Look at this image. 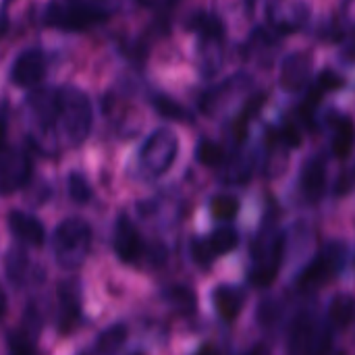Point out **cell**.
Returning a JSON list of instances; mask_svg holds the SVG:
<instances>
[{"mask_svg": "<svg viewBox=\"0 0 355 355\" xmlns=\"http://www.w3.org/2000/svg\"><path fill=\"white\" fill-rule=\"evenodd\" d=\"M54 258L60 268L77 270L92 250V227L79 216L64 218L54 231Z\"/></svg>", "mask_w": 355, "mask_h": 355, "instance_id": "5", "label": "cell"}, {"mask_svg": "<svg viewBox=\"0 0 355 355\" xmlns=\"http://www.w3.org/2000/svg\"><path fill=\"white\" fill-rule=\"evenodd\" d=\"M31 177V158L27 150L6 139V114L0 112V196H8L27 185Z\"/></svg>", "mask_w": 355, "mask_h": 355, "instance_id": "7", "label": "cell"}, {"mask_svg": "<svg viewBox=\"0 0 355 355\" xmlns=\"http://www.w3.org/2000/svg\"><path fill=\"white\" fill-rule=\"evenodd\" d=\"M81 318V302H79V293L77 289H73V285H64L58 293V331L60 335H71Z\"/></svg>", "mask_w": 355, "mask_h": 355, "instance_id": "18", "label": "cell"}, {"mask_svg": "<svg viewBox=\"0 0 355 355\" xmlns=\"http://www.w3.org/2000/svg\"><path fill=\"white\" fill-rule=\"evenodd\" d=\"M283 256H285V233L275 225L264 227L252 245L254 264H252L250 281L260 289L270 287L279 277Z\"/></svg>", "mask_w": 355, "mask_h": 355, "instance_id": "4", "label": "cell"}, {"mask_svg": "<svg viewBox=\"0 0 355 355\" xmlns=\"http://www.w3.org/2000/svg\"><path fill=\"white\" fill-rule=\"evenodd\" d=\"M112 245L116 252V258L123 264H135L141 260L144 254V239L133 225V220L127 214H119L112 235Z\"/></svg>", "mask_w": 355, "mask_h": 355, "instance_id": "14", "label": "cell"}, {"mask_svg": "<svg viewBox=\"0 0 355 355\" xmlns=\"http://www.w3.org/2000/svg\"><path fill=\"white\" fill-rule=\"evenodd\" d=\"M268 25L275 33H295L310 19V4L306 0H270L266 6Z\"/></svg>", "mask_w": 355, "mask_h": 355, "instance_id": "10", "label": "cell"}, {"mask_svg": "<svg viewBox=\"0 0 355 355\" xmlns=\"http://www.w3.org/2000/svg\"><path fill=\"white\" fill-rule=\"evenodd\" d=\"M312 71H314V58L308 50L291 52L289 56L283 58L281 64V75H279L281 87L291 94L304 92L310 85Z\"/></svg>", "mask_w": 355, "mask_h": 355, "instance_id": "13", "label": "cell"}, {"mask_svg": "<svg viewBox=\"0 0 355 355\" xmlns=\"http://www.w3.org/2000/svg\"><path fill=\"white\" fill-rule=\"evenodd\" d=\"M333 347L331 331L314 312H300L289 331L291 355H329Z\"/></svg>", "mask_w": 355, "mask_h": 355, "instance_id": "8", "label": "cell"}, {"mask_svg": "<svg viewBox=\"0 0 355 355\" xmlns=\"http://www.w3.org/2000/svg\"><path fill=\"white\" fill-rule=\"evenodd\" d=\"M206 243L214 258L227 256L239 245V233L233 227H218L216 231H212V235L206 239Z\"/></svg>", "mask_w": 355, "mask_h": 355, "instance_id": "22", "label": "cell"}, {"mask_svg": "<svg viewBox=\"0 0 355 355\" xmlns=\"http://www.w3.org/2000/svg\"><path fill=\"white\" fill-rule=\"evenodd\" d=\"M29 141L44 154L81 146L92 131L94 112L85 92L73 85L40 87L27 98Z\"/></svg>", "mask_w": 355, "mask_h": 355, "instance_id": "1", "label": "cell"}, {"mask_svg": "<svg viewBox=\"0 0 355 355\" xmlns=\"http://www.w3.org/2000/svg\"><path fill=\"white\" fill-rule=\"evenodd\" d=\"M127 333L129 331L123 322H116L114 327L106 329L96 341V355H110L121 349L127 341Z\"/></svg>", "mask_w": 355, "mask_h": 355, "instance_id": "23", "label": "cell"}, {"mask_svg": "<svg viewBox=\"0 0 355 355\" xmlns=\"http://www.w3.org/2000/svg\"><path fill=\"white\" fill-rule=\"evenodd\" d=\"M189 252H191V258H193V262H196L198 266H202V268H210V266H212L214 256H212V252H210L206 239L193 237V241H191V245H189Z\"/></svg>", "mask_w": 355, "mask_h": 355, "instance_id": "29", "label": "cell"}, {"mask_svg": "<svg viewBox=\"0 0 355 355\" xmlns=\"http://www.w3.org/2000/svg\"><path fill=\"white\" fill-rule=\"evenodd\" d=\"M177 154H179L177 133L166 127H160L152 131L139 148V154H137L139 171L146 177L158 179L171 171V166L177 160Z\"/></svg>", "mask_w": 355, "mask_h": 355, "instance_id": "6", "label": "cell"}, {"mask_svg": "<svg viewBox=\"0 0 355 355\" xmlns=\"http://www.w3.org/2000/svg\"><path fill=\"white\" fill-rule=\"evenodd\" d=\"M354 150V121L347 114L331 119V152L335 158L345 160Z\"/></svg>", "mask_w": 355, "mask_h": 355, "instance_id": "19", "label": "cell"}, {"mask_svg": "<svg viewBox=\"0 0 355 355\" xmlns=\"http://www.w3.org/2000/svg\"><path fill=\"white\" fill-rule=\"evenodd\" d=\"M349 189H352V173L347 171V173L337 181L335 193H337V196H345V193H349Z\"/></svg>", "mask_w": 355, "mask_h": 355, "instance_id": "32", "label": "cell"}, {"mask_svg": "<svg viewBox=\"0 0 355 355\" xmlns=\"http://www.w3.org/2000/svg\"><path fill=\"white\" fill-rule=\"evenodd\" d=\"M141 6L150 8V10H156V12H164V10H171L173 6H177L181 0H137Z\"/></svg>", "mask_w": 355, "mask_h": 355, "instance_id": "31", "label": "cell"}, {"mask_svg": "<svg viewBox=\"0 0 355 355\" xmlns=\"http://www.w3.org/2000/svg\"><path fill=\"white\" fill-rule=\"evenodd\" d=\"M6 306H8V302H6V295H4V291L0 289V318L6 314Z\"/></svg>", "mask_w": 355, "mask_h": 355, "instance_id": "34", "label": "cell"}, {"mask_svg": "<svg viewBox=\"0 0 355 355\" xmlns=\"http://www.w3.org/2000/svg\"><path fill=\"white\" fill-rule=\"evenodd\" d=\"M347 245L343 241H331L327 243L316 258L304 268V272L297 279V287L302 291H314L322 285H327L343 266L347 260Z\"/></svg>", "mask_w": 355, "mask_h": 355, "instance_id": "9", "label": "cell"}, {"mask_svg": "<svg viewBox=\"0 0 355 355\" xmlns=\"http://www.w3.org/2000/svg\"><path fill=\"white\" fill-rule=\"evenodd\" d=\"M187 27L198 35V64L204 77H214L225 62V23L206 10L189 17Z\"/></svg>", "mask_w": 355, "mask_h": 355, "instance_id": "3", "label": "cell"}, {"mask_svg": "<svg viewBox=\"0 0 355 355\" xmlns=\"http://www.w3.org/2000/svg\"><path fill=\"white\" fill-rule=\"evenodd\" d=\"M198 355H212V347H204Z\"/></svg>", "mask_w": 355, "mask_h": 355, "instance_id": "35", "label": "cell"}, {"mask_svg": "<svg viewBox=\"0 0 355 355\" xmlns=\"http://www.w3.org/2000/svg\"><path fill=\"white\" fill-rule=\"evenodd\" d=\"M300 191L308 204H318L327 191V158L322 154L310 156L300 173Z\"/></svg>", "mask_w": 355, "mask_h": 355, "instance_id": "15", "label": "cell"}, {"mask_svg": "<svg viewBox=\"0 0 355 355\" xmlns=\"http://www.w3.org/2000/svg\"><path fill=\"white\" fill-rule=\"evenodd\" d=\"M152 104L154 108L164 116V119H173V121H181V123H189L191 121V114L173 98L168 96H162V94H156L152 96Z\"/></svg>", "mask_w": 355, "mask_h": 355, "instance_id": "26", "label": "cell"}, {"mask_svg": "<svg viewBox=\"0 0 355 355\" xmlns=\"http://www.w3.org/2000/svg\"><path fill=\"white\" fill-rule=\"evenodd\" d=\"M8 229L21 243H27L31 248H42L46 241V229L42 220H37L27 212L12 210L8 214Z\"/></svg>", "mask_w": 355, "mask_h": 355, "instance_id": "16", "label": "cell"}, {"mask_svg": "<svg viewBox=\"0 0 355 355\" xmlns=\"http://www.w3.org/2000/svg\"><path fill=\"white\" fill-rule=\"evenodd\" d=\"M164 300L181 314H193L196 308H198V297L196 293L189 289V287H183V285H175V287H168L164 291Z\"/></svg>", "mask_w": 355, "mask_h": 355, "instance_id": "25", "label": "cell"}, {"mask_svg": "<svg viewBox=\"0 0 355 355\" xmlns=\"http://www.w3.org/2000/svg\"><path fill=\"white\" fill-rule=\"evenodd\" d=\"M129 0H48L42 23L60 31H87L125 10Z\"/></svg>", "mask_w": 355, "mask_h": 355, "instance_id": "2", "label": "cell"}, {"mask_svg": "<svg viewBox=\"0 0 355 355\" xmlns=\"http://www.w3.org/2000/svg\"><path fill=\"white\" fill-rule=\"evenodd\" d=\"M245 355H270V352H268L266 345H256V347H252Z\"/></svg>", "mask_w": 355, "mask_h": 355, "instance_id": "33", "label": "cell"}, {"mask_svg": "<svg viewBox=\"0 0 355 355\" xmlns=\"http://www.w3.org/2000/svg\"><path fill=\"white\" fill-rule=\"evenodd\" d=\"M210 212L216 220H223V223H229L233 220L237 214H239V200L233 198V196H214L212 202H210Z\"/></svg>", "mask_w": 355, "mask_h": 355, "instance_id": "27", "label": "cell"}, {"mask_svg": "<svg viewBox=\"0 0 355 355\" xmlns=\"http://www.w3.org/2000/svg\"><path fill=\"white\" fill-rule=\"evenodd\" d=\"M229 150L218 144V141H212V139H202L198 144V150H196V156L198 160L204 164V166H210V168H220L223 162L229 158Z\"/></svg>", "mask_w": 355, "mask_h": 355, "instance_id": "24", "label": "cell"}, {"mask_svg": "<svg viewBox=\"0 0 355 355\" xmlns=\"http://www.w3.org/2000/svg\"><path fill=\"white\" fill-rule=\"evenodd\" d=\"M250 87H252V79L248 75H233L227 81H223L220 85L210 87L208 92H204L202 100H200V106H202V110L206 114L218 116L220 112L231 108L237 98H243Z\"/></svg>", "mask_w": 355, "mask_h": 355, "instance_id": "11", "label": "cell"}, {"mask_svg": "<svg viewBox=\"0 0 355 355\" xmlns=\"http://www.w3.org/2000/svg\"><path fill=\"white\" fill-rule=\"evenodd\" d=\"M48 73V56L42 48H27L23 50L12 67H10V83L15 87H23V89H29V87H35L44 81Z\"/></svg>", "mask_w": 355, "mask_h": 355, "instance_id": "12", "label": "cell"}, {"mask_svg": "<svg viewBox=\"0 0 355 355\" xmlns=\"http://www.w3.org/2000/svg\"><path fill=\"white\" fill-rule=\"evenodd\" d=\"M8 355H35V349H33L31 341L25 335H12Z\"/></svg>", "mask_w": 355, "mask_h": 355, "instance_id": "30", "label": "cell"}, {"mask_svg": "<svg viewBox=\"0 0 355 355\" xmlns=\"http://www.w3.org/2000/svg\"><path fill=\"white\" fill-rule=\"evenodd\" d=\"M69 196L77 204H87L92 200V187L83 175H79V173L69 175Z\"/></svg>", "mask_w": 355, "mask_h": 355, "instance_id": "28", "label": "cell"}, {"mask_svg": "<svg viewBox=\"0 0 355 355\" xmlns=\"http://www.w3.org/2000/svg\"><path fill=\"white\" fill-rule=\"evenodd\" d=\"M355 304L349 293H339L331 300L329 304V320L335 329L347 331L354 322Z\"/></svg>", "mask_w": 355, "mask_h": 355, "instance_id": "20", "label": "cell"}, {"mask_svg": "<svg viewBox=\"0 0 355 355\" xmlns=\"http://www.w3.org/2000/svg\"><path fill=\"white\" fill-rule=\"evenodd\" d=\"M4 270H6V277L10 279V283L21 287L27 281V275H29V258H27V254L21 248L8 250V254L4 256Z\"/></svg>", "mask_w": 355, "mask_h": 355, "instance_id": "21", "label": "cell"}, {"mask_svg": "<svg viewBox=\"0 0 355 355\" xmlns=\"http://www.w3.org/2000/svg\"><path fill=\"white\" fill-rule=\"evenodd\" d=\"M212 304H214L216 314L225 322H235L243 310L245 293L235 285H218L212 291Z\"/></svg>", "mask_w": 355, "mask_h": 355, "instance_id": "17", "label": "cell"}]
</instances>
